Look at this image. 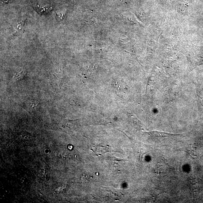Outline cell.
I'll return each mask as SVG.
<instances>
[{
  "instance_id": "3",
  "label": "cell",
  "mask_w": 203,
  "mask_h": 203,
  "mask_svg": "<svg viewBox=\"0 0 203 203\" xmlns=\"http://www.w3.org/2000/svg\"><path fill=\"white\" fill-rule=\"evenodd\" d=\"M92 177L90 175L84 174L81 178V181L82 183H87L90 182L92 179Z\"/></svg>"
},
{
  "instance_id": "4",
  "label": "cell",
  "mask_w": 203,
  "mask_h": 203,
  "mask_svg": "<svg viewBox=\"0 0 203 203\" xmlns=\"http://www.w3.org/2000/svg\"><path fill=\"white\" fill-rule=\"evenodd\" d=\"M24 70H22L20 72H19V73H16L14 76L13 78L16 79L17 80H19L20 78H21L22 76L24 74Z\"/></svg>"
},
{
  "instance_id": "5",
  "label": "cell",
  "mask_w": 203,
  "mask_h": 203,
  "mask_svg": "<svg viewBox=\"0 0 203 203\" xmlns=\"http://www.w3.org/2000/svg\"><path fill=\"white\" fill-rule=\"evenodd\" d=\"M57 17L60 20H62L64 18V15L62 13H57Z\"/></svg>"
},
{
  "instance_id": "1",
  "label": "cell",
  "mask_w": 203,
  "mask_h": 203,
  "mask_svg": "<svg viewBox=\"0 0 203 203\" xmlns=\"http://www.w3.org/2000/svg\"><path fill=\"white\" fill-rule=\"evenodd\" d=\"M149 133L151 135L155 136V137H171L176 136L177 134H172V133H163L159 131H151L149 132Z\"/></svg>"
},
{
  "instance_id": "6",
  "label": "cell",
  "mask_w": 203,
  "mask_h": 203,
  "mask_svg": "<svg viewBox=\"0 0 203 203\" xmlns=\"http://www.w3.org/2000/svg\"><path fill=\"white\" fill-rule=\"evenodd\" d=\"M4 1L5 2H7L8 1H9V0H4Z\"/></svg>"
},
{
  "instance_id": "2",
  "label": "cell",
  "mask_w": 203,
  "mask_h": 203,
  "mask_svg": "<svg viewBox=\"0 0 203 203\" xmlns=\"http://www.w3.org/2000/svg\"><path fill=\"white\" fill-rule=\"evenodd\" d=\"M25 20L18 22L15 26L16 33H22L24 31V27Z\"/></svg>"
}]
</instances>
